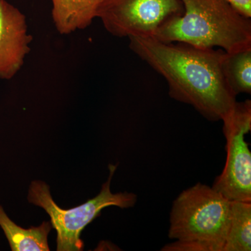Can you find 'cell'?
Wrapping results in <instances>:
<instances>
[{
	"label": "cell",
	"mask_w": 251,
	"mask_h": 251,
	"mask_svg": "<svg viewBox=\"0 0 251 251\" xmlns=\"http://www.w3.org/2000/svg\"><path fill=\"white\" fill-rule=\"evenodd\" d=\"M224 73L229 88L237 96L251 93V48L226 52Z\"/></svg>",
	"instance_id": "11"
},
{
	"label": "cell",
	"mask_w": 251,
	"mask_h": 251,
	"mask_svg": "<svg viewBox=\"0 0 251 251\" xmlns=\"http://www.w3.org/2000/svg\"><path fill=\"white\" fill-rule=\"evenodd\" d=\"M0 227L13 251H49L48 236L53 228L50 222L44 221L38 227L24 229L15 224L0 205Z\"/></svg>",
	"instance_id": "9"
},
{
	"label": "cell",
	"mask_w": 251,
	"mask_h": 251,
	"mask_svg": "<svg viewBox=\"0 0 251 251\" xmlns=\"http://www.w3.org/2000/svg\"><path fill=\"white\" fill-rule=\"evenodd\" d=\"M184 12L181 0H104L97 18L116 37H153L165 23Z\"/></svg>",
	"instance_id": "6"
},
{
	"label": "cell",
	"mask_w": 251,
	"mask_h": 251,
	"mask_svg": "<svg viewBox=\"0 0 251 251\" xmlns=\"http://www.w3.org/2000/svg\"><path fill=\"white\" fill-rule=\"evenodd\" d=\"M32 40L25 15L6 0H0V79L10 80L17 75Z\"/></svg>",
	"instance_id": "7"
},
{
	"label": "cell",
	"mask_w": 251,
	"mask_h": 251,
	"mask_svg": "<svg viewBox=\"0 0 251 251\" xmlns=\"http://www.w3.org/2000/svg\"><path fill=\"white\" fill-rule=\"evenodd\" d=\"M251 251V202L231 201L227 237L223 251Z\"/></svg>",
	"instance_id": "10"
},
{
	"label": "cell",
	"mask_w": 251,
	"mask_h": 251,
	"mask_svg": "<svg viewBox=\"0 0 251 251\" xmlns=\"http://www.w3.org/2000/svg\"><path fill=\"white\" fill-rule=\"evenodd\" d=\"M128 39L130 50L166 79L171 98L191 105L209 121H222L233 108L237 96L225 77L223 50L153 37Z\"/></svg>",
	"instance_id": "1"
},
{
	"label": "cell",
	"mask_w": 251,
	"mask_h": 251,
	"mask_svg": "<svg viewBox=\"0 0 251 251\" xmlns=\"http://www.w3.org/2000/svg\"><path fill=\"white\" fill-rule=\"evenodd\" d=\"M184 14L167 21L153 38L163 43L234 52L251 48V18L227 0H181Z\"/></svg>",
	"instance_id": "2"
},
{
	"label": "cell",
	"mask_w": 251,
	"mask_h": 251,
	"mask_svg": "<svg viewBox=\"0 0 251 251\" xmlns=\"http://www.w3.org/2000/svg\"><path fill=\"white\" fill-rule=\"evenodd\" d=\"M230 204L212 186L202 183L184 190L173 202L168 237L186 242L193 251H223Z\"/></svg>",
	"instance_id": "3"
},
{
	"label": "cell",
	"mask_w": 251,
	"mask_h": 251,
	"mask_svg": "<svg viewBox=\"0 0 251 251\" xmlns=\"http://www.w3.org/2000/svg\"><path fill=\"white\" fill-rule=\"evenodd\" d=\"M226 164L212 188L229 201L251 202V152L246 135L251 130V101L236 102L223 119Z\"/></svg>",
	"instance_id": "5"
},
{
	"label": "cell",
	"mask_w": 251,
	"mask_h": 251,
	"mask_svg": "<svg viewBox=\"0 0 251 251\" xmlns=\"http://www.w3.org/2000/svg\"><path fill=\"white\" fill-rule=\"evenodd\" d=\"M246 17L251 18V0H227Z\"/></svg>",
	"instance_id": "12"
},
{
	"label": "cell",
	"mask_w": 251,
	"mask_h": 251,
	"mask_svg": "<svg viewBox=\"0 0 251 251\" xmlns=\"http://www.w3.org/2000/svg\"><path fill=\"white\" fill-rule=\"evenodd\" d=\"M104 0H51L52 19L56 30L69 35L90 27L98 16Z\"/></svg>",
	"instance_id": "8"
},
{
	"label": "cell",
	"mask_w": 251,
	"mask_h": 251,
	"mask_svg": "<svg viewBox=\"0 0 251 251\" xmlns=\"http://www.w3.org/2000/svg\"><path fill=\"white\" fill-rule=\"evenodd\" d=\"M117 167L116 165L109 166L108 179L102 186L98 196L72 209L59 207L52 199L49 185L44 181H34L31 183L28 201L43 208L50 217L52 227L57 231V251L83 250L81 232L87 225L100 215L104 208L116 206L121 209H127L136 204L138 196L135 193H112L110 191L111 180Z\"/></svg>",
	"instance_id": "4"
}]
</instances>
